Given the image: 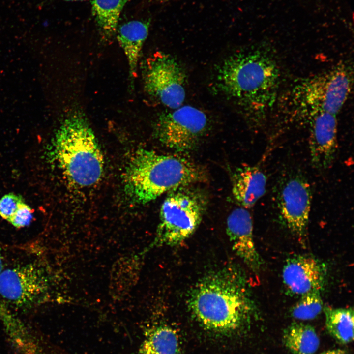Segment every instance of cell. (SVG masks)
Returning a JSON list of instances; mask_svg holds the SVG:
<instances>
[{
    "mask_svg": "<svg viewBox=\"0 0 354 354\" xmlns=\"http://www.w3.org/2000/svg\"><path fill=\"white\" fill-rule=\"evenodd\" d=\"M280 70L269 51L257 49L229 57L217 73L218 86L237 100L255 124L263 123L276 99Z\"/></svg>",
    "mask_w": 354,
    "mask_h": 354,
    "instance_id": "cell-1",
    "label": "cell"
},
{
    "mask_svg": "<svg viewBox=\"0 0 354 354\" xmlns=\"http://www.w3.org/2000/svg\"><path fill=\"white\" fill-rule=\"evenodd\" d=\"M187 304L202 326L223 335L240 330L254 311L245 279L237 270L229 268L201 279L190 291Z\"/></svg>",
    "mask_w": 354,
    "mask_h": 354,
    "instance_id": "cell-2",
    "label": "cell"
},
{
    "mask_svg": "<svg viewBox=\"0 0 354 354\" xmlns=\"http://www.w3.org/2000/svg\"><path fill=\"white\" fill-rule=\"evenodd\" d=\"M204 177L201 169L186 158L142 148L130 158L123 181L125 192L131 200L144 204L201 181Z\"/></svg>",
    "mask_w": 354,
    "mask_h": 354,
    "instance_id": "cell-3",
    "label": "cell"
},
{
    "mask_svg": "<svg viewBox=\"0 0 354 354\" xmlns=\"http://www.w3.org/2000/svg\"><path fill=\"white\" fill-rule=\"evenodd\" d=\"M55 138L53 157L67 180L81 187L97 183L103 173L104 157L85 117L75 113L65 120Z\"/></svg>",
    "mask_w": 354,
    "mask_h": 354,
    "instance_id": "cell-4",
    "label": "cell"
},
{
    "mask_svg": "<svg viewBox=\"0 0 354 354\" xmlns=\"http://www.w3.org/2000/svg\"><path fill=\"white\" fill-rule=\"evenodd\" d=\"M353 78L352 67L345 62L303 79L289 92V110L294 118L308 120L322 112L336 115L350 93Z\"/></svg>",
    "mask_w": 354,
    "mask_h": 354,
    "instance_id": "cell-5",
    "label": "cell"
},
{
    "mask_svg": "<svg viewBox=\"0 0 354 354\" xmlns=\"http://www.w3.org/2000/svg\"><path fill=\"white\" fill-rule=\"evenodd\" d=\"M186 187L169 192L163 202L154 245H180L200 225L205 212V200L200 194Z\"/></svg>",
    "mask_w": 354,
    "mask_h": 354,
    "instance_id": "cell-6",
    "label": "cell"
},
{
    "mask_svg": "<svg viewBox=\"0 0 354 354\" xmlns=\"http://www.w3.org/2000/svg\"><path fill=\"white\" fill-rule=\"evenodd\" d=\"M144 88L164 106L175 109L186 96L185 74L171 55L157 51L146 60L143 71Z\"/></svg>",
    "mask_w": 354,
    "mask_h": 354,
    "instance_id": "cell-7",
    "label": "cell"
},
{
    "mask_svg": "<svg viewBox=\"0 0 354 354\" xmlns=\"http://www.w3.org/2000/svg\"><path fill=\"white\" fill-rule=\"evenodd\" d=\"M50 286L46 268L35 262L17 265L2 270L0 274V297L19 308L43 302Z\"/></svg>",
    "mask_w": 354,
    "mask_h": 354,
    "instance_id": "cell-8",
    "label": "cell"
},
{
    "mask_svg": "<svg viewBox=\"0 0 354 354\" xmlns=\"http://www.w3.org/2000/svg\"><path fill=\"white\" fill-rule=\"evenodd\" d=\"M208 124L207 116L201 109L190 105L181 106L159 115L155 134L166 147L177 152H185L196 145Z\"/></svg>",
    "mask_w": 354,
    "mask_h": 354,
    "instance_id": "cell-9",
    "label": "cell"
},
{
    "mask_svg": "<svg viewBox=\"0 0 354 354\" xmlns=\"http://www.w3.org/2000/svg\"><path fill=\"white\" fill-rule=\"evenodd\" d=\"M311 199L310 184L299 174L286 177L277 194L279 215L288 229L299 238H303L307 231Z\"/></svg>",
    "mask_w": 354,
    "mask_h": 354,
    "instance_id": "cell-10",
    "label": "cell"
},
{
    "mask_svg": "<svg viewBox=\"0 0 354 354\" xmlns=\"http://www.w3.org/2000/svg\"><path fill=\"white\" fill-rule=\"evenodd\" d=\"M309 149L312 165L325 170L333 164L338 147L336 115L322 112L309 119Z\"/></svg>",
    "mask_w": 354,
    "mask_h": 354,
    "instance_id": "cell-11",
    "label": "cell"
},
{
    "mask_svg": "<svg viewBox=\"0 0 354 354\" xmlns=\"http://www.w3.org/2000/svg\"><path fill=\"white\" fill-rule=\"evenodd\" d=\"M282 275L287 289L293 294L301 296L323 290L326 269L325 265L314 257L298 255L287 261Z\"/></svg>",
    "mask_w": 354,
    "mask_h": 354,
    "instance_id": "cell-12",
    "label": "cell"
},
{
    "mask_svg": "<svg viewBox=\"0 0 354 354\" xmlns=\"http://www.w3.org/2000/svg\"><path fill=\"white\" fill-rule=\"evenodd\" d=\"M253 230L252 216L246 208H236L228 216L226 231L233 251L248 267L257 272L263 260L255 244Z\"/></svg>",
    "mask_w": 354,
    "mask_h": 354,
    "instance_id": "cell-13",
    "label": "cell"
},
{
    "mask_svg": "<svg viewBox=\"0 0 354 354\" xmlns=\"http://www.w3.org/2000/svg\"><path fill=\"white\" fill-rule=\"evenodd\" d=\"M266 177L255 165H242L234 172L232 179L233 196L240 207H252L265 193Z\"/></svg>",
    "mask_w": 354,
    "mask_h": 354,
    "instance_id": "cell-14",
    "label": "cell"
},
{
    "mask_svg": "<svg viewBox=\"0 0 354 354\" xmlns=\"http://www.w3.org/2000/svg\"><path fill=\"white\" fill-rule=\"evenodd\" d=\"M149 23L131 21L121 25L116 33L118 43L126 58L130 79L133 80L144 43L148 36Z\"/></svg>",
    "mask_w": 354,
    "mask_h": 354,
    "instance_id": "cell-15",
    "label": "cell"
},
{
    "mask_svg": "<svg viewBox=\"0 0 354 354\" xmlns=\"http://www.w3.org/2000/svg\"><path fill=\"white\" fill-rule=\"evenodd\" d=\"M283 342L292 354H313L318 349L320 339L312 326L293 322L284 329Z\"/></svg>",
    "mask_w": 354,
    "mask_h": 354,
    "instance_id": "cell-16",
    "label": "cell"
},
{
    "mask_svg": "<svg viewBox=\"0 0 354 354\" xmlns=\"http://www.w3.org/2000/svg\"><path fill=\"white\" fill-rule=\"evenodd\" d=\"M140 354H181L179 339L177 331L167 325L151 329L139 349Z\"/></svg>",
    "mask_w": 354,
    "mask_h": 354,
    "instance_id": "cell-17",
    "label": "cell"
},
{
    "mask_svg": "<svg viewBox=\"0 0 354 354\" xmlns=\"http://www.w3.org/2000/svg\"><path fill=\"white\" fill-rule=\"evenodd\" d=\"M326 328L338 342L346 344L354 339V311L352 308H324Z\"/></svg>",
    "mask_w": 354,
    "mask_h": 354,
    "instance_id": "cell-18",
    "label": "cell"
},
{
    "mask_svg": "<svg viewBox=\"0 0 354 354\" xmlns=\"http://www.w3.org/2000/svg\"><path fill=\"white\" fill-rule=\"evenodd\" d=\"M128 0H92V13L102 33H116L120 13Z\"/></svg>",
    "mask_w": 354,
    "mask_h": 354,
    "instance_id": "cell-19",
    "label": "cell"
},
{
    "mask_svg": "<svg viewBox=\"0 0 354 354\" xmlns=\"http://www.w3.org/2000/svg\"><path fill=\"white\" fill-rule=\"evenodd\" d=\"M323 309L321 292L313 291L301 296L292 308L291 315L300 320H310L316 318Z\"/></svg>",
    "mask_w": 354,
    "mask_h": 354,
    "instance_id": "cell-20",
    "label": "cell"
},
{
    "mask_svg": "<svg viewBox=\"0 0 354 354\" xmlns=\"http://www.w3.org/2000/svg\"><path fill=\"white\" fill-rule=\"evenodd\" d=\"M23 200L21 196L13 193L4 195L0 199V216L8 221Z\"/></svg>",
    "mask_w": 354,
    "mask_h": 354,
    "instance_id": "cell-21",
    "label": "cell"
},
{
    "mask_svg": "<svg viewBox=\"0 0 354 354\" xmlns=\"http://www.w3.org/2000/svg\"><path fill=\"white\" fill-rule=\"evenodd\" d=\"M33 213V209L23 200L8 222L17 228L24 227L30 223Z\"/></svg>",
    "mask_w": 354,
    "mask_h": 354,
    "instance_id": "cell-22",
    "label": "cell"
},
{
    "mask_svg": "<svg viewBox=\"0 0 354 354\" xmlns=\"http://www.w3.org/2000/svg\"><path fill=\"white\" fill-rule=\"evenodd\" d=\"M320 354H347V353L343 350L337 349L325 351Z\"/></svg>",
    "mask_w": 354,
    "mask_h": 354,
    "instance_id": "cell-23",
    "label": "cell"
},
{
    "mask_svg": "<svg viewBox=\"0 0 354 354\" xmlns=\"http://www.w3.org/2000/svg\"><path fill=\"white\" fill-rule=\"evenodd\" d=\"M3 270V257L2 255L1 250L0 248V274ZM2 302L0 300V312L4 309V306L3 305Z\"/></svg>",
    "mask_w": 354,
    "mask_h": 354,
    "instance_id": "cell-24",
    "label": "cell"
},
{
    "mask_svg": "<svg viewBox=\"0 0 354 354\" xmlns=\"http://www.w3.org/2000/svg\"><path fill=\"white\" fill-rule=\"evenodd\" d=\"M65 0V1H81V0Z\"/></svg>",
    "mask_w": 354,
    "mask_h": 354,
    "instance_id": "cell-25",
    "label": "cell"
}]
</instances>
